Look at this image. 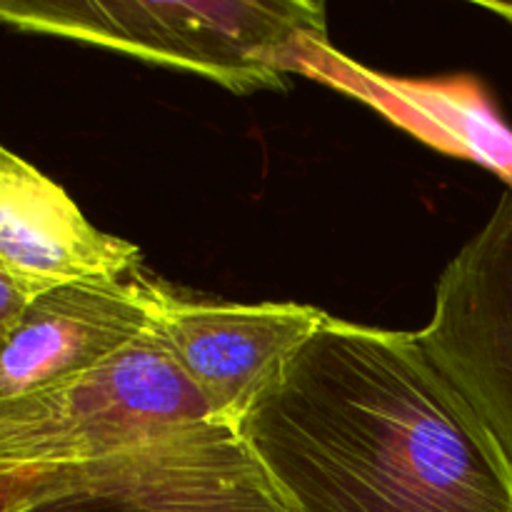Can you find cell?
<instances>
[{
    "label": "cell",
    "instance_id": "6da1fadb",
    "mask_svg": "<svg viewBox=\"0 0 512 512\" xmlns=\"http://www.w3.org/2000/svg\"><path fill=\"white\" fill-rule=\"evenodd\" d=\"M238 425L293 512H512V465L418 333L330 318Z\"/></svg>",
    "mask_w": 512,
    "mask_h": 512
},
{
    "label": "cell",
    "instance_id": "7a4b0ae2",
    "mask_svg": "<svg viewBox=\"0 0 512 512\" xmlns=\"http://www.w3.org/2000/svg\"><path fill=\"white\" fill-rule=\"evenodd\" d=\"M8 25L190 70L233 93L285 88L313 40H328L325 5L308 0H3Z\"/></svg>",
    "mask_w": 512,
    "mask_h": 512
},
{
    "label": "cell",
    "instance_id": "3957f363",
    "mask_svg": "<svg viewBox=\"0 0 512 512\" xmlns=\"http://www.w3.org/2000/svg\"><path fill=\"white\" fill-rule=\"evenodd\" d=\"M215 418L155 323L108 363L0 403V468L88 465Z\"/></svg>",
    "mask_w": 512,
    "mask_h": 512
},
{
    "label": "cell",
    "instance_id": "277c9868",
    "mask_svg": "<svg viewBox=\"0 0 512 512\" xmlns=\"http://www.w3.org/2000/svg\"><path fill=\"white\" fill-rule=\"evenodd\" d=\"M293 512L238 423L205 418L88 465L0 468V512Z\"/></svg>",
    "mask_w": 512,
    "mask_h": 512
},
{
    "label": "cell",
    "instance_id": "5b68a950",
    "mask_svg": "<svg viewBox=\"0 0 512 512\" xmlns=\"http://www.w3.org/2000/svg\"><path fill=\"white\" fill-rule=\"evenodd\" d=\"M420 340L512 465V193L435 285Z\"/></svg>",
    "mask_w": 512,
    "mask_h": 512
},
{
    "label": "cell",
    "instance_id": "8992f818",
    "mask_svg": "<svg viewBox=\"0 0 512 512\" xmlns=\"http://www.w3.org/2000/svg\"><path fill=\"white\" fill-rule=\"evenodd\" d=\"M170 285L143 270L40 295L3 340L0 403L78 378L155 328Z\"/></svg>",
    "mask_w": 512,
    "mask_h": 512
},
{
    "label": "cell",
    "instance_id": "52a82bcc",
    "mask_svg": "<svg viewBox=\"0 0 512 512\" xmlns=\"http://www.w3.org/2000/svg\"><path fill=\"white\" fill-rule=\"evenodd\" d=\"M330 320L300 303H225L168 288L158 330L215 418L240 423L283 365Z\"/></svg>",
    "mask_w": 512,
    "mask_h": 512
},
{
    "label": "cell",
    "instance_id": "ba28073f",
    "mask_svg": "<svg viewBox=\"0 0 512 512\" xmlns=\"http://www.w3.org/2000/svg\"><path fill=\"white\" fill-rule=\"evenodd\" d=\"M0 270L40 293L143 270L128 240L93 228L75 200L38 168L0 150Z\"/></svg>",
    "mask_w": 512,
    "mask_h": 512
},
{
    "label": "cell",
    "instance_id": "9c48e42d",
    "mask_svg": "<svg viewBox=\"0 0 512 512\" xmlns=\"http://www.w3.org/2000/svg\"><path fill=\"white\" fill-rule=\"evenodd\" d=\"M298 73L363 100L443 153L485 165L512 193V130L475 78H393L363 68L328 40L305 48Z\"/></svg>",
    "mask_w": 512,
    "mask_h": 512
},
{
    "label": "cell",
    "instance_id": "30bf717a",
    "mask_svg": "<svg viewBox=\"0 0 512 512\" xmlns=\"http://www.w3.org/2000/svg\"><path fill=\"white\" fill-rule=\"evenodd\" d=\"M480 5L488 10H493V13L503 15V18L512 25V3H490V0H480Z\"/></svg>",
    "mask_w": 512,
    "mask_h": 512
},
{
    "label": "cell",
    "instance_id": "8fae6325",
    "mask_svg": "<svg viewBox=\"0 0 512 512\" xmlns=\"http://www.w3.org/2000/svg\"><path fill=\"white\" fill-rule=\"evenodd\" d=\"M28 512H83L78 508H73V505H63V503H53V505H43V508H33Z\"/></svg>",
    "mask_w": 512,
    "mask_h": 512
}]
</instances>
